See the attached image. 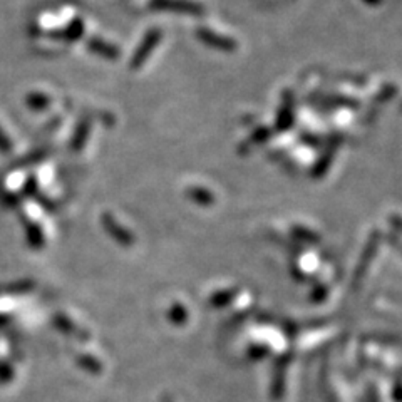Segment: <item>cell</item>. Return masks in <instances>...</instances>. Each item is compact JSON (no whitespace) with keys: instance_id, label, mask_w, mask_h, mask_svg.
Listing matches in <instances>:
<instances>
[{"instance_id":"6da1fadb","label":"cell","mask_w":402,"mask_h":402,"mask_svg":"<svg viewBox=\"0 0 402 402\" xmlns=\"http://www.w3.org/2000/svg\"><path fill=\"white\" fill-rule=\"evenodd\" d=\"M159 41V30H153V32H150L144 39V42L141 44V48L138 49V52H136V56L132 57V62H131V68L132 69H138L139 66L143 64L144 61H146V57L150 56V52L156 48V44H158Z\"/></svg>"},{"instance_id":"7a4b0ae2","label":"cell","mask_w":402,"mask_h":402,"mask_svg":"<svg viewBox=\"0 0 402 402\" xmlns=\"http://www.w3.org/2000/svg\"><path fill=\"white\" fill-rule=\"evenodd\" d=\"M198 37H200L203 42H206V44L213 46V48H217V49H223V50L235 49V42H233L232 39L221 37V36H218V34L210 32V30H206V29L198 30Z\"/></svg>"},{"instance_id":"3957f363","label":"cell","mask_w":402,"mask_h":402,"mask_svg":"<svg viewBox=\"0 0 402 402\" xmlns=\"http://www.w3.org/2000/svg\"><path fill=\"white\" fill-rule=\"evenodd\" d=\"M89 48L92 50H99L101 56L108 57V59H116V57H118V50L112 48V46L101 42L99 39H92V41L89 42Z\"/></svg>"},{"instance_id":"277c9868","label":"cell","mask_w":402,"mask_h":402,"mask_svg":"<svg viewBox=\"0 0 402 402\" xmlns=\"http://www.w3.org/2000/svg\"><path fill=\"white\" fill-rule=\"evenodd\" d=\"M9 141L6 139V136H2V131H0V150L2 151H9Z\"/></svg>"}]
</instances>
